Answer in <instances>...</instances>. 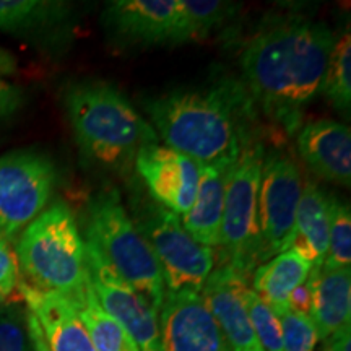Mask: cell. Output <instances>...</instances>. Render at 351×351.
I'll list each match as a JSON object with an SVG mask.
<instances>
[{
  "instance_id": "6da1fadb",
  "label": "cell",
  "mask_w": 351,
  "mask_h": 351,
  "mask_svg": "<svg viewBox=\"0 0 351 351\" xmlns=\"http://www.w3.org/2000/svg\"><path fill=\"white\" fill-rule=\"evenodd\" d=\"M337 38L326 21L287 16L257 29L241 51V73L257 109L287 134L320 93Z\"/></svg>"
},
{
  "instance_id": "7a4b0ae2",
  "label": "cell",
  "mask_w": 351,
  "mask_h": 351,
  "mask_svg": "<svg viewBox=\"0 0 351 351\" xmlns=\"http://www.w3.org/2000/svg\"><path fill=\"white\" fill-rule=\"evenodd\" d=\"M145 111L166 147L200 165L239 155L257 138V108L243 82L232 77L152 96Z\"/></svg>"
},
{
  "instance_id": "3957f363",
  "label": "cell",
  "mask_w": 351,
  "mask_h": 351,
  "mask_svg": "<svg viewBox=\"0 0 351 351\" xmlns=\"http://www.w3.org/2000/svg\"><path fill=\"white\" fill-rule=\"evenodd\" d=\"M64 104L80 152L109 171L129 174L140 148L160 142L150 122L112 83H72Z\"/></svg>"
},
{
  "instance_id": "277c9868",
  "label": "cell",
  "mask_w": 351,
  "mask_h": 351,
  "mask_svg": "<svg viewBox=\"0 0 351 351\" xmlns=\"http://www.w3.org/2000/svg\"><path fill=\"white\" fill-rule=\"evenodd\" d=\"M15 251L21 282L83 304L90 288L86 249L67 204L56 202L33 219L16 239Z\"/></svg>"
},
{
  "instance_id": "5b68a950",
  "label": "cell",
  "mask_w": 351,
  "mask_h": 351,
  "mask_svg": "<svg viewBox=\"0 0 351 351\" xmlns=\"http://www.w3.org/2000/svg\"><path fill=\"white\" fill-rule=\"evenodd\" d=\"M85 232L86 244L158 313L166 295L160 263L116 189L101 191L90 200Z\"/></svg>"
},
{
  "instance_id": "8992f818",
  "label": "cell",
  "mask_w": 351,
  "mask_h": 351,
  "mask_svg": "<svg viewBox=\"0 0 351 351\" xmlns=\"http://www.w3.org/2000/svg\"><path fill=\"white\" fill-rule=\"evenodd\" d=\"M132 210L135 226L160 263L166 291H202L217 263L213 249L197 243L181 218L155 200L134 197Z\"/></svg>"
},
{
  "instance_id": "52a82bcc",
  "label": "cell",
  "mask_w": 351,
  "mask_h": 351,
  "mask_svg": "<svg viewBox=\"0 0 351 351\" xmlns=\"http://www.w3.org/2000/svg\"><path fill=\"white\" fill-rule=\"evenodd\" d=\"M265 143L254 138L241 150L225 194L218 247L219 265H230L245 278L258 267L257 197Z\"/></svg>"
},
{
  "instance_id": "ba28073f",
  "label": "cell",
  "mask_w": 351,
  "mask_h": 351,
  "mask_svg": "<svg viewBox=\"0 0 351 351\" xmlns=\"http://www.w3.org/2000/svg\"><path fill=\"white\" fill-rule=\"evenodd\" d=\"M59 173L38 150H15L0 156V239L16 243L33 219L47 208Z\"/></svg>"
},
{
  "instance_id": "9c48e42d",
  "label": "cell",
  "mask_w": 351,
  "mask_h": 351,
  "mask_svg": "<svg viewBox=\"0 0 351 351\" xmlns=\"http://www.w3.org/2000/svg\"><path fill=\"white\" fill-rule=\"evenodd\" d=\"M302 192L300 166L280 147L263 155L257 197L258 265L288 251Z\"/></svg>"
},
{
  "instance_id": "30bf717a",
  "label": "cell",
  "mask_w": 351,
  "mask_h": 351,
  "mask_svg": "<svg viewBox=\"0 0 351 351\" xmlns=\"http://www.w3.org/2000/svg\"><path fill=\"white\" fill-rule=\"evenodd\" d=\"M85 249L90 287L104 313L129 333L138 351H163L156 311L122 282L91 245L85 243Z\"/></svg>"
},
{
  "instance_id": "8fae6325",
  "label": "cell",
  "mask_w": 351,
  "mask_h": 351,
  "mask_svg": "<svg viewBox=\"0 0 351 351\" xmlns=\"http://www.w3.org/2000/svg\"><path fill=\"white\" fill-rule=\"evenodd\" d=\"M202 166L194 158L160 143L140 148L134 163L152 200L179 218L194 205Z\"/></svg>"
},
{
  "instance_id": "7c38bea8",
  "label": "cell",
  "mask_w": 351,
  "mask_h": 351,
  "mask_svg": "<svg viewBox=\"0 0 351 351\" xmlns=\"http://www.w3.org/2000/svg\"><path fill=\"white\" fill-rule=\"evenodd\" d=\"M158 326L163 351H231L200 291H166Z\"/></svg>"
},
{
  "instance_id": "4fadbf2b",
  "label": "cell",
  "mask_w": 351,
  "mask_h": 351,
  "mask_svg": "<svg viewBox=\"0 0 351 351\" xmlns=\"http://www.w3.org/2000/svg\"><path fill=\"white\" fill-rule=\"evenodd\" d=\"M247 283L249 278L232 267L218 265L200 291L231 351H263L245 309L244 291L249 288Z\"/></svg>"
},
{
  "instance_id": "5bb4252c",
  "label": "cell",
  "mask_w": 351,
  "mask_h": 351,
  "mask_svg": "<svg viewBox=\"0 0 351 351\" xmlns=\"http://www.w3.org/2000/svg\"><path fill=\"white\" fill-rule=\"evenodd\" d=\"M178 0H112L103 12L106 32L124 44L169 46Z\"/></svg>"
},
{
  "instance_id": "9a60e30c",
  "label": "cell",
  "mask_w": 351,
  "mask_h": 351,
  "mask_svg": "<svg viewBox=\"0 0 351 351\" xmlns=\"http://www.w3.org/2000/svg\"><path fill=\"white\" fill-rule=\"evenodd\" d=\"M296 147L315 176L340 186H351V130L343 122H307L298 130Z\"/></svg>"
},
{
  "instance_id": "2e32d148",
  "label": "cell",
  "mask_w": 351,
  "mask_h": 351,
  "mask_svg": "<svg viewBox=\"0 0 351 351\" xmlns=\"http://www.w3.org/2000/svg\"><path fill=\"white\" fill-rule=\"evenodd\" d=\"M26 309L36 317L49 351H96L75 304L56 293L39 291L19 282Z\"/></svg>"
},
{
  "instance_id": "e0dca14e",
  "label": "cell",
  "mask_w": 351,
  "mask_h": 351,
  "mask_svg": "<svg viewBox=\"0 0 351 351\" xmlns=\"http://www.w3.org/2000/svg\"><path fill=\"white\" fill-rule=\"evenodd\" d=\"M238 156H225L202 166L195 202L189 213L181 218L189 234L207 247H218L226 187Z\"/></svg>"
},
{
  "instance_id": "ac0fdd59",
  "label": "cell",
  "mask_w": 351,
  "mask_h": 351,
  "mask_svg": "<svg viewBox=\"0 0 351 351\" xmlns=\"http://www.w3.org/2000/svg\"><path fill=\"white\" fill-rule=\"evenodd\" d=\"M307 283L313 291L309 317L320 340L351 326V269L313 267Z\"/></svg>"
},
{
  "instance_id": "d6986e66",
  "label": "cell",
  "mask_w": 351,
  "mask_h": 351,
  "mask_svg": "<svg viewBox=\"0 0 351 351\" xmlns=\"http://www.w3.org/2000/svg\"><path fill=\"white\" fill-rule=\"evenodd\" d=\"M328 223L330 194L309 179L302 184L288 249L296 251L313 267L324 265L328 251Z\"/></svg>"
},
{
  "instance_id": "ffe728a7",
  "label": "cell",
  "mask_w": 351,
  "mask_h": 351,
  "mask_svg": "<svg viewBox=\"0 0 351 351\" xmlns=\"http://www.w3.org/2000/svg\"><path fill=\"white\" fill-rule=\"evenodd\" d=\"M311 270L313 263L293 249H288L254 270L252 289L280 317L289 309V295L306 282Z\"/></svg>"
},
{
  "instance_id": "44dd1931",
  "label": "cell",
  "mask_w": 351,
  "mask_h": 351,
  "mask_svg": "<svg viewBox=\"0 0 351 351\" xmlns=\"http://www.w3.org/2000/svg\"><path fill=\"white\" fill-rule=\"evenodd\" d=\"M239 10L238 3L223 0H178L169 46L200 43Z\"/></svg>"
},
{
  "instance_id": "7402d4cb",
  "label": "cell",
  "mask_w": 351,
  "mask_h": 351,
  "mask_svg": "<svg viewBox=\"0 0 351 351\" xmlns=\"http://www.w3.org/2000/svg\"><path fill=\"white\" fill-rule=\"evenodd\" d=\"M69 13V3L56 0H0V32H44L67 20Z\"/></svg>"
},
{
  "instance_id": "603a6c76",
  "label": "cell",
  "mask_w": 351,
  "mask_h": 351,
  "mask_svg": "<svg viewBox=\"0 0 351 351\" xmlns=\"http://www.w3.org/2000/svg\"><path fill=\"white\" fill-rule=\"evenodd\" d=\"M75 307L96 351H138L129 333L111 315L104 313L91 287L88 288L83 304Z\"/></svg>"
},
{
  "instance_id": "cb8c5ba5",
  "label": "cell",
  "mask_w": 351,
  "mask_h": 351,
  "mask_svg": "<svg viewBox=\"0 0 351 351\" xmlns=\"http://www.w3.org/2000/svg\"><path fill=\"white\" fill-rule=\"evenodd\" d=\"M319 95H322L333 109L348 116L351 109V36L348 32L333 44Z\"/></svg>"
},
{
  "instance_id": "d4e9b609",
  "label": "cell",
  "mask_w": 351,
  "mask_h": 351,
  "mask_svg": "<svg viewBox=\"0 0 351 351\" xmlns=\"http://www.w3.org/2000/svg\"><path fill=\"white\" fill-rule=\"evenodd\" d=\"M324 267L332 270L351 269V210L348 202L330 194L328 251Z\"/></svg>"
},
{
  "instance_id": "484cf974",
  "label": "cell",
  "mask_w": 351,
  "mask_h": 351,
  "mask_svg": "<svg viewBox=\"0 0 351 351\" xmlns=\"http://www.w3.org/2000/svg\"><path fill=\"white\" fill-rule=\"evenodd\" d=\"M244 301L252 330L256 333L262 350L283 351L282 324H280L278 315L267 306V302L252 288H245Z\"/></svg>"
},
{
  "instance_id": "4316f807",
  "label": "cell",
  "mask_w": 351,
  "mask_h": 351,
  "mask_svg": "<svg viewBox=\"0 0 351 351\" xmlns=\"http://www.w3.org/2000/svg\"><path fill=\"white\" fill-rule=\"evenodd\" d=\"M0 351H33L26 322V307L10 300L0 309Z\"/></svg>"
},
{
  "instance_id": "83f0119b",
  "label": "cell",
  "mask_w": 351,
  "mask_h": 351,
  "mask_svg": "<svg viewBox=\"0 0 351 351\" xmlns=\"http://www.w3.org/2000/svg\"><path fill=\"white\" fill-rule=\"evenodd\" d=\"M283 351H314L319 337L309 315L287 311L280 315Z\"/></svg>"
},
{
  "instance_id": "f1b7e54d",
  "label": "cell",
  "mask_w": 351,
  "mask_h": 351,
  "mask_svg": "<svg viewBox=\"0 0 351 351\" xmlns=\"http://www.w3.org/2000/svg\"><path fill=\"white\" fill-rule=\"evenodd\" d=\"M20 270L15 252L10 244L0 239V300L10 301L15 291H19Z\"/></svg>"
},
{
  "instance_id": "f546056e",
  "label": "cell",
  "mask_w": 351,
  "mask_h": 351,
  "mask_svg": "<svg viewBox=\"0 0 351 351\" xmlns=\"http://www.w3.org/2000/svg\"><path fill=\"white\" fill-rule=\"evenodd\" d=\"M25 103V93L20 86L0 77V121L20 111Z\"/></svg>"
},
{
  "instance_id": "4dcf8cb0",
  "label": "cell",
  "mask_w": 351,
  "mask_h": 351,
  "mask_svg": "<svg viewBox=\"0 0 351 351\" xmlns=\"http://www.w3.org/2000/svg\"><path fill=\"white\" fill-rule=\"evenodd\" d=\"M311 302H313V291H311L309 283H307L306 280L304 283H301L300 287L289 295L288 307L289 311H295V313L309 315Z\"/></svg>"
},
{
  "instance_id": "1f68e13d",
  "label": "cell",
  "mask_w": 351,
  "mask_h": 351,
  "mask_svg": "<svg viewBox=\"0 0 351 351\" xmlns=\"http://www.w3.org/2000/svg\"><path fill=\"white\" fill-rule=\"evenodd\" d=\"M351 326L343 327L341 330L335 332L332 337H328L324 345V351H350L351 346Z\"/></svg>"
},
{
  "instance_id": "d6a6232c",
  "label": "cell",
  "mask_w": 351,
  "mask_h": 351,
  "mask_svg": "<svg viewBox=\"0 0 351 351\" xmlns=\"http://www.w3.org/2000/svg\"><path fill=\"white\" fill-rule=\"evenodd\" d=\"M26 322H28V335L29 341H32V350L33 351H49L47 350L46 341H44V335L41 332V327H39L38 320L34 315L26 309Z\"/></svg>"
},
{
  "instance_id": "836d02e7",
  "label": "cell",
  "mask_w": 351,
  "mask_h": 351,
  "mask_svg": "<svg viewBox=\"0 0 351 351\" xmlns=\"http://www.w3.org/2000/svg\"><path fill=\"white\" fill-rule=\"evenodd\" d=\"M16 69H19L16 57L10 51L0 47V77L13 75L16 72Z\"/></svg>"
},
{
  "instance_id": "e575fe53",
  "label": "cell",
  "mask_w": 351,
  "mask_h": 351,
  "mask_svg": "<svg viewBox=\"0 0 351 351\" xmlns=\"http://www.w3.org/2000/svg\"><path fill=\"white\" fill-rule=\"evenodd\" d=\"M5 302H7V301H3V300H0V309H2V306H3V304H5Z\"/></svg>"
}]
</instances>
